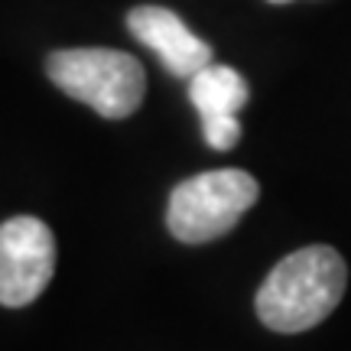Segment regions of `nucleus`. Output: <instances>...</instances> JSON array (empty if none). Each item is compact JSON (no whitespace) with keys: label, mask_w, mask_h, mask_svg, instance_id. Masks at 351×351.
I'll return each mask as SVG.
<instances>
[{"label":"nucleus","mask_w":351,"mask_h":351,"mask_svg":"<svg viewBox=\"0 0 351 351\" xmlns=\"http://www.w3.org/2000/svg\"><path fill=\"white\" fill-rule=\"evenodd\" d=\"M348 267L328 244L289 254L267 274L257 289V315L267 328L296 335L335 313L345 296Z\"/></svg>","instance_id":"obj_1"},{"label":"nucleus","mask_w":351,"mask_h":351,"mask_svg":"<svg viewBox=\"0 0 351 351\" xmlns=\"http://www.w3.org/2000/svg\"><path fill=\"white\" fill-rule=\"evenodd\" d=\"M52 85L101 117H130L147 95L143 65L117 49H59L46 62Z\"/></svg>","instance_id":"obj_2"},{"label":"nucleus","mask_w":351,"mask_h":351,"mask_svg":"<svg viewBox=\"0 0 351 351\" xmlns=\"http://www.w3.org/2000/svg\"><path fill=\"white\" fill-rule=\"evenodd\" d=\"M257 195L261 186L244 169L199 173L173 189L166 225L182 244H208L238 225Z\"/></svg>","instance_id":"obj_3"},{"label":"nucleus","mask_w":351,"mask_h":351,"mask_svg":"<svg viewBox=\"0 0 351 351\" xmlns=\"http://www.w3.org/2000/svg\"><path fill=\"white\" fill-rule=\"evenodd\" d=\"M56 274V238L46 221L16 215L0 225V306H29Z\"/></svg>","instance_id":"obj_4"},{"label":"nucleus","mask_w":351,"mask_h":351,"mask_svg":"<svg viewBox=\"0 0 351 351\" xmlns=\"http://www.w3.org/2000/svg\"><path fill=\"white\" fill-rule=\"evenodd\" d=\"M127 26L143 46H150L163 59L173 75L192 78L205 65H212V46L166 7H134L127 13Z\"/></svg>","instance_id":"obj_5"},{"label":"nucleus","mask_w":351,"mask_h":351,"mask_svg":"<svg viewBox=\"0 0 351 351\" xmlns=\"http://www.w3.org/2000/svg\"><path fill=\"white\" fill-rule=\"evenodd\" d=\"M189 98L205 124V121H218V117H238V111L251 98V91L238 69L212 62L199 75L189 78Z\"/></svg>","instance_id":"obj_6"},{"label":"nucleus","mask_w":351,"mask_h":351,"mask_svg":"<svg viewBox=\"0 0 351 351\" xmlns=\"http://www.w3.org/2000/svg\"><path fill=\"white\" fill-rule=\"evenodd\" d=\"M202 134H205V143L212 150H231L241 140V124L238 117H218V121H205Z\"/></svg>","instance_id":"obj_7"},{"label":"nucleus","mask_w":351,"mask_h":351,"mask_svg":"<svg viewBox=\"0 0 351 351\" xmlns=\"http://www.w3.org/2000/svg\"><path fill=\"white\" fill-rule=\"evenodd\" d=\"M270 3H289V0H270Z\"/></svg>","instance_id":"obj_8"}]
</instances>
